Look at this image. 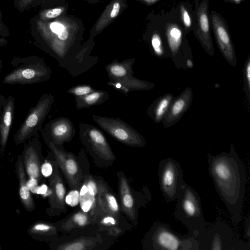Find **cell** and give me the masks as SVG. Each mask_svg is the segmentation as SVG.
I'll return each mask as SVG.
<instances>
[{
	"label": "cell",
	"mask_w": 250,
	"mask_h": 250,
	"mask_svg": "<svg viewBox=\"0 0 250 250\" xmlns=\"http://www.w3.org/2000/svg\"><path fill=\"white\" fill-rule=\"evenodd\" d=\"M165 33L170 53L173 57H176L182 43V30L177 24L167 23L165 25Z\"/></svg>",
	"instance_id": "obj_30"
},
{
	"label": "cell",
	"mask_w": 250,
	"mask_h": 250,
	"mask_svg": "<svg viewBox=\"0 0 250 250\" xmlns=\"http://www.w3.org/2000/svg\"><path fill=\"white\" fill-rule=\"evenodd\" d=\"M209 21L208 0H202L196 6V23L192 27L195 36L206 52L213 56L214 49Z\"/></svg>",
	"instance_id": "obj_14"
},
{
	"label": "cell",
	"mask_w": 250,
	"mask_h": 250,
	"mask_svg": "<svg viewBox=\"0 0 250 250\" xmlns=\"http://www.w3.org/2000/svg\"><path fill=\"white\" fill-rule=\"evenodd\" d=\"M135 60L134 58L122 61L114 60L107 64L105 67L109 80L107 84L125 94L153 88V83L139 80L133 76V65Z\"/></svg>",
	"instance_id": "obj_6"
},
{
	"label": "cell",
	"mask_w": 250,
	"mask_h": 250,
	"mask_svg": "<svg viewBox=\"0 0 250 250\" xmlns=\"http://www.w3.org/2000/svg\"><path fill=\"white\" fill-rule=\"evenodd\" d=\"M2 15L0 11V47L7 43L4 37L9 36V31L1 20Z\"/></svg>",
	"instance_id": "obj_36"
},
{
	"label": "cell",
	"mask_w": 250,
	"mask_h": 250,
	"mask_svg": "<svg viewBox=\"0 0 250 250\" xmlns=\"http://www.w3.org/2000/svg\"><path fill=\"white\" fill-rule=\"evenodd\" d=\"M46 133L49 142H53L61 148L65 143L70 142L76 134L74 125L70 119L61 117L56 118L46 125Z\"/></svg>",
	"instance_id": "obj_16"
},
{
	"label": "cell",
	"mask_w": 250,
	"mask_h": 250,
	"mask_svg": "<svg viewBox=\"0 0 250 250\" xmlns=\"http://www.w3.org/2000/svg\"><path fill=\"white\" fill-rule=\"evenodd\" d=\"M142 3H143L146 5H152L157 1L160 0H137Z\"/></svg>",
	"instance_id": "obj_40"
},
{
	"label": "cell",
	"mask_w": 250,
	"mask_h": 250,
	"mask_svg": "<svg viewBox=\"0 0 250 250\" xmlns=\"http://www.w3.org/2000/svg\"><path fill=\"white\" fill-rule=\"evenodd\" d=\"M42 0H36V1H35V2L34 3L33 7L38 5L40 2H42Z\"/></svg>",
	"instance_id": "obj_43"
},
{
	"label": "cell",
	"mask_w": 250,
	"mask_h": 250,
	"mask_svg": "<svg viewBox=\"0 0 250 250\" xmlns=\"http://www.w3.org/2000/svg\"><path fill=\"white\" fill-rule=\"evenodd\" d=\"M245 76L246 79V83L247 85L248 86V88L249 91H250V59L249 58L245 68Z\"/></svg>",
	"instance_id": "obj_38"
},
{
	"label": "cell",
	"mask_w": 250,
	"mask_h": 250,
	"mask_svg": "<svg viewBox=\"0 0 250 250\" xmlns=\"http://www.w3.org/2000/svg\"><path fill=\"white\" fill-rule=\"evenodd\" d=\"M92 120L118 142L132 147H144V137L133 127L118 118L93 115Z\"/></svg>",
	"instance_id": "obj_8"
},
{
	"label": "cell",
	"mask_w": 250,
	"mask_h": 250,
	"mask_svg": "<svg viewBox=\"0 0 250 250\" xmlns=\"http://www.w3.org/2000/svg\"><path fill=\"white\" fill-rule=\"evenodd\" d=\"M158 177L160 188L166 202L170 203L176 200L185 182L180 164L171 158L161 160Z\"/></svg>",
	"instance_id": "obj_7"
},
{
	"label": "cell",
	"mask_w": 250,
	"mask_h": 250,
	"mask_svg": "<svg viewBox=\"0 0 250 250\" xmlns=\"http://www.w3.org/2000/svg\"><path fill=\"white\" fill-rule=\"evenodd\" d=\"M35 20L34 28L46 45L48 53L71 76H79L96 65L97 58L82 48L76 41V25L72 21L61 16L46 22Z\"/></svg>",
	"instance_id": "obj_1"
},
{
	"label": "cell",
	"mask_w": 250,
	"mask_h": 250,
	"mask_svg": "<svg viewBox=\"0 0 250 250\" xmlns=\"http://www.w3.org/2000/svg\"><path fill=\"white\" fill-rule=\"evenodd\" d=\"M224 1L233 4H238L245 0H223Z\"/></svg>",
	"instance_id": "obj_41"
},
{
	"label": "cell",
	"mask_w": 250,
	"mask_h": 250,
	"mask_svg": "<svg viewBox=\"0 0 250 250\" xmlns=\"http://www.w3.org/2000/svg\"><path fill=\"white\" fill-rule=\"evenodd\" d=\"M95 89L89 84H83L74 86L70 88L67 91L75 97L81 96L93 92Z\"/></svg>",
	"instance_id": "obj_33"
},
{
	"label": "cell",
	"mask_w": 250,
	"mask_h": 250,
	"mask_svg": "<svg viewBox=\"0 0 250 250\" xmlns=\"http://www.w3.org/2000/svg\"><path fill=\"white\" fill-rule=\"evenodd\" d=\"M16 171L19 181L20 199L27 211H33L35 209L36 206L28 187L22 155L18 156L16 163Z\"/></svg>",
	"instance_id": "obj_21"
},
{
	"label": "cell",
	"mask_w": 250,
	"mask_h": 250,
	"mask_svg": "<svg viewBox=\"0 0 250 250\" xmlns=\"http://www.w3.org/2000/svg\"><path fill=\"white\" fill-rule=\"evenodd\" d=\"M244 237L247 239H249L250 237V219L249 217L245 220Z\"/></svg>",
	"instance_id": "obj_39"
},
{
	"label": "cell",
	"mask_w": 250,
	"mask_h": 250,
	"mask_svg": "<svg viewBox=\"0 0 250 250\" xmlns=\"http://www.w3.org/2000/svg\"><path fill=\"white\" fill-rule=\"evenodd\" d=\"M109 99V95L107 91L94 90L87 94L75 97L76 107L78 109L90 108L104 104Z\"/></svg>",
	"instance_id": "obj_28"
},
{
	"label": "cell",
	"mask_w": 250,
	"mask_h": 250,
	"mask_svg": "<svg viewBox=\"0 0 250 250\" xmlns=\"http://www.w3.org/2000/svg\"><path fill=\"white\" fill-rule=\"evenodd\" d=\"M96 223L95 217L89 212L83 209L73 212L62 223L60 228L62 230L69 231L83 228Z\"/></svg>",
	"instance_id": "obj_25"
},
{
	"label": "cell",
	"mask_w": 250,
	"mask_h": 250,
	"mask_svg": "<svg viewBox=\"0 0 250 250\" xmlns=\"http://www.w3.org/2000/svg\"><path fill=\"white\" fill-rule=\"evenodd\" d=\"M79 127L81 142L88 151L105 161L115 159L107 140L99 128L83 123H80Z\"/></svg>",
	"instance_id": "obj_10"
},
{
	"label": "cell",
	"mask_w": 250,
	"mask_h": 250,
	"mask_svg": "<svg viewBox=\"0 0 250 250\" xmlns=\"http://www.w3.org/2000/svg\"><path fill=\"white\" fill-rule=\"evenodd\" d=\"M1 250V245H0V250Z\"/></svg>",
	"instance_id": "obj_44"
},
{
	"label": "cell",
	"mask_w": 250,
	"mask_h": 250,
	"mask_svg": "<svg viewBox=\"0 0 250 250\" xmlns=\"http://www.w3.org/2000/svg\"><path fill=\"white\" fill-rule=\"evenodd\" d=\"M127 7V0H111L106 6L89 34V39H93L111 23Z\"/></svg>",
	"instance_id": "obj_19"
},
{
	"label": "cell",
	"mask_w": 250,
	"mask_h": 250,
	"mask_svg": "<svg viewBox=\"0 0 250 250\" xmlns=\"http://www.w3.org/2000/svg\"><path fill=\"white\" fill-rule=\"evenodd\" d=\"M53 163V171L49 179L50 190L49 207L46 209V212L50 216L58 215L66 210L65 186L56 161Z\"/></svg>",
	"instance_id": "obj_15"
},
{
	"label": "cell",
	"mask_w": 250,
	"mask_h": 250,
	"mask_svg": "<svg viewBox=\"0 0 250 250\" xmlns=\"http://www.w3.org/2000/svg\"><path fill=\"white\" fill-rule=\"evenodd\" d=\"M145 250H199L195 237L182 235L164 222L156 221L146 234L143 241Z\"/></svg>",
	"instance_id": "obj_4"
},
{
	"label": "cell",
	"mask_w": 250,
	"mask_h": 250,
	"mask_svg": "<svg viewBox=\"0 0 250 250\" xmlns=\"http://www.w3.org/2000/svg\"><path fill=\"white\" fill-rule=\"evenodd\" d=\"M193 93L192 89L187 88L172 101L168 111L163 119L165 127H169L177 123L190 106Z\"/></svg>",
	"instance_id": "obj_20"
},
{
	"label": "cell",
	"mask_w": 250,
	"mask_h": 250,
	"mask_svg": "<svg viewBox=\"0 0 250 250\" xmlns=\"http://www.w3.org/2000/svg\"><path fill=\"white\" fill-rule=\"evenodd\" d=\"M199 250H250V242L241 240L226 223L219 220L207 222L195 236Z\"/></svg>",
	"instance_id": "obj_3"
},
{
	"label": "cell",
	"mask_w": 250,
	"mask_h": 250,
	"mask_svg": "<svg viewBox=\"0 0 250 250\" xmlns=\"http://www.w3.org/2000/svg\"><path fill=\"white\" fill-rule=\"evenodd\" d=\"M49 147L70 188L76 189L79 188L83 175L76 158L72 153L57 147L52 142H49Z\"/></svg>",
	"instance_id": "obj_11"
},
{
	"label": "cell",
	"mask_w": 250,
	"mask_h": 250,
	"mask_svg": "<svg viewBox=\"0 0 250 250\" xmlns=\"http://www.w3.org/2000/svg\"><path fill=\"white\" fill-rule=\"evenodd\" d=\"M50 68L43 61L33 65L14 69L4 79L6 84L33 83L47 81L50 77Z\"/></svg>",
	"instance_id": "obj_13"
},
{
	"label": "cell",
	"mask_w": 250,
	"mask_h": 250,
	"mask_svg": "<svg viewBox=\"0 0 250 250\" xmlns=\"http://www.w3.org/2000/svg\"><path fill=\"white\" fill-rule=\"evenodd\" d=\"M22 156L25 173L28 177L31 180L40 181L42 174L39 151L34 145L29 144L25 147Z\"/></svg>",
	"instance_id": "obj_23"
},
{
	"label": "cell",
	"mask_w": 250,
	"mask_h": 250,
	"mask_svg": "<svg viewBox=\"0 0 250 250\" xmlns=\"http://www.w3.org/2000/svg\"><path fill=\"white\" fill-rule=\"evenodd\" d=\"M85 181L80 192V201L82 209L89 212L95 218L98 215L97 183L92 178Z\"/></svg>",
	"instance_id": "obj_22"
},
{
	"label": "cell",
	"mask_w": 250,
	"mask_h": 250,
	"mask_svg": "<svg viewBox=\"0 0 250 250\" xmlns=\"http://www.w3.org/2000/svg\"><path fill=\"white\" fill-rule=\"evenodd\" d=\"M208 173L218 195L225 205L232 223L238 225L242 218L247 183L245 166L232 144L229 152L216 155L208 153Z\"/></svg>",
	"instance_id": "obj_2"
},
{
	"label": "cell",
	"mask_w": 250,
	"mask_h": 250,
	"mask_svg": "<svg viewBox=\"0 0 250 250\" xmlns=\"http://www.w3.org/2000/svg\"><path fill=\"white\" fill-rule=\"evenodd\" d=\"M14 108V101L10 98L8 102L5 105L0 125V151L3 152L5 148L10 127L12 124L13 112Z\"/></svg>",
	"instance_id": "obj_29"
},
{
	"label": "cell",
	"mask_w": 250,
	"mask_h": 250,
	"mask_svg": "<svg viewBox=\"0 0 250 250\" xmlns=\"http://www.w3.org/2000/svg\"><path fill=\"white\" fill-rule=\"evenodd\" d=\"M186 63L187 67L189 68H191L193 66L192 61L189 59L187 60Z\"/></svg>",
	"instance_id": "obj_42"
},
{
	"label": "cell",
	"mask_w": 250,
	"mask_h": 250,
	"mask_svg": "<svg viewBox=\"0 0 250 250\" xmlns=\"http://www.w3.org/2000/svg\"><path fill=\"white\" fill-rule=\"evenodd\" d=\"M41 171L42 174L45 176H50L53 171V167L50 163L45 162L41 166Z\"/></svg>",
	"instance_id": "obj_37"
},
{
	"label": "cell",
	"mask_w": 250,
	"mask_h": 250,
	"mask_svg": "<svg viewBox=\"0 0 250 250\" xmlns=\"http://www.w3.org/2000/svg\"><path fill=\"white\" fill-rule=\"evenodd\" d=\"M27 233L38 241H52L58 235V227L55 224L49 222L38 221L28 228Z\"/></svg>",
	"instance_id": "obj_24"
},
{
	"label": "cell",
	"mask_w": 250,
	"mask_h": 250,
	"mask_svg": "<svg viewBox=\"0 0 250 250\" xmlns=\"http://www.w3.org/2000/svg\"><path fill=\"white\" fill-rule=\"evenodd\" d=\"M36 0H15V7L19 11L23 12L33 7Z\"/></svg>",
	"instance_id": "obj_35"
},
{
	"label": "cell",
	"mask_w": 250,
	"mask_h": 250,
	"mask_svg": "<svg viewBox=\"0 0 250 250\" xmlns=\"http://www.w3.org/2000/svg\"><path fill=\"white\" fill-rule=\"evenodd\" d=\"M173 99L171 94H166L157 99L148 107V116L156 123L163 121Z\"/></svg>",
	"instance_id": "obj_27"
},
{
	"label": "cell",
	"mask_w": 250,
	"mask_h": 250,
	"mask_svg": "<svg viewBox=\"0 0 250 250\" xmlns=\"http://www.w3.org/2000/svg\"><path fill=\"white\" fill-rule=\"evenodd\" d=\"M53 102L54 97L51 94H44L41 97L16 134L14 139L17 144L24 142L36 130L41 128Z\"/></svg>",
	"instance_id": "obj_9"
},
{
	"label": "cell",
	"mask_w": 250,
	"mask_h": 250,
	"mask_svg": "<svg viewBox=\"0 0 250 250\" xmlns=\"http://www.w3.org/2000/svg\"><path fill=\"white\" fill-rule=\"evenodd\" d=\"M174 215L188 229V234L195 237L205 227L201 199L197 192L185 182L177 198Z\"/></svg>",
	"instance_id": "obj_5"
},
{
	"label": "cell",
	"mask_w": 250,
	"mask_h": 250,
	"mask_svg": "<svg viewBox=\"0 0 250 250\" xmlns=\"http://www.w3.org/2000/svg\"><path fill=\"white\" fill-rule=\"evenodd\" d=\"M151 44L154 53L156 56L159 57H164L165 55V50L160 34L157 32L153 34L151 39Z\"/></svg>",
	"instance_id": "obj_32"
},
{
	"label": "cell",
	"mask_w": 250,
	"mask_h": 250,
	"mask_svg": "<svg viewBox=\"0 0 250 250\" xmlns=\"http://www.w3.org/2000/svg\"><path fill=\"white\" fill-rule=\"evenodd\" d=\"M65 11V6L45 9L40 11L37 19L43 22L48 21L62 16Z\"/></svg>",
	"instance_id": "obj_31"
},
{
	"label": "cell",
	"mask_w": 250,
	"mask_h": 250,
	"mask_svg": "<svg viewBox=\"0 0 250 250\" xmlns=\"http://www.w3.org/2000/svg\"><path fill=\"white\" fill-rule=\"evenodd\" d=\"M180 13L183 24L186 31H189L193 26L192 19L184 4L180 5Z\"/></svg>",
	"instance_id": "obj_34"
},
{
	"label": "cell",
	"mask_w": 250,
	"mask_h": 250,
	"mask_svg": "<svg viewBox=\"0 0 250 250\" xmlns=\"http://www.w3.org/2000/svg\"><path fill=\"white\" fill-rule=\"evenodd\" d=\"M98 187V216H108L118 220L120 207L115 195L103 180L97 182ZM96 218V219H97Z\"/></svg>",
	"instance_id": "obj_18"
},
{
	"label": "cell",
	"mask_w": 250,
	"mask_h": 250,
	"mask_svg": "<svg viewBox=\"0 0 250 250\" xmlns=\"http://www.w3.org/2000/svg\"><path fill=\"white\" fill-rule=\"evenodd\" d=\"M118 189L120 198V209L135 227L138 225L137 204L130 186L124 173L117 172Z\"/></svg>",
	"instance_id": "obj_17"
},
{
	"label": "cell",
	"mask_w": 250,
	"mask_h": 250,
	"mask_svg": "<svg viewBox=\"0 0 250 250\" xmlns=\"http://www.w3.org/2000/svg\"><path fill=\"white\" fill-rule=\"evenodd\" d=\"M102 242L100 237L82 236L58 245L57 250H91Z\"/></svg>",
	"instance_id": "obj_26"
},
{
	"label": "cell",
	"mask_w": 250,
	"mask_h": 250,
	"mask_svg": "<svg viewBox=\"0 0 250 250\" xmlns=\"http://www.w3.org/2000/svg\"><path fill=\"white\" fill-rule=\"evenodd\" d=\"M209 18L219 50L228 62L234 66L237 62L235 50L225 21L219 13L213 10L210 12Z\"/></svg>",
	"instance_id": "obj_12"
}]
</instances>
